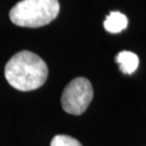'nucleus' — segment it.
<instances>
[{"label": "nucleus", "instance_id": "obj_1", "mask_svg": "<svg viewBox=\"0 0 146 146\" xmlns=\"http://www.w3.org/2000/svg\"><path fill=\"white\" fill-rule=\"evenodd\" d=\"M5 76L10 86L19 91H33L44 84L48 78L46 62L31 51H21L8 61Z\"/></svg>", "mask_w": 146, "mask_h": 146}, {"label": "nucleus", "instance_id": "obj_2", "mask_svg": "<svg viewBox=\"0 0 146 146\" xmlns=\"http://www.w3.org/2000/svg\"><path fill=\"white\" fill-rule=\"evenodd\" d=\"M58 12V0H22L11 9L9 15L17 26L37 28L55 20Z\"/></svg>", "mask_w": 146, "mask_h": 146}, {"label": "nucleus", "instance_id": "obj_3", "mask_svg": "<svg viewBox=\"0 0 146 146\" xmlns=\"http://www.w3.org/2000/svg\"><path fill=\"white\" fill-rule=\"evenodd\" d=\"M93 99V88L87 78L73 79L64 89L61 98L63 110L72 115H81Z\"/></svg>", "mask_w": 146, "mask_h": 146}, {"label": "nucleus", "instance_id": "obj_4", "mask_svg": "<svg viewBox=\"0 0 146 146\" xmlns=\"http://www.w3.org/2000/svg\"><path fill=\"white\" fill-rule=\"evenodd\" d=\"M116 62L119 64L120 70L125 74H133L139 67V58L135 53L130 51H122L117 54Z\"/></svg>", "mask_w": 146, "mask_h": 146}, {"label": "nucleus", "instance_id": "obj_5", "mask_svg": "<svg viewBox=\"0 0 146 146\" xmlns=\"http://www.w3.org/2000/svg\"><path fill=\"white\" fill-rule=\"evenodd\" d=\"M127 26H128V19L125 14L120 12H110V14L106 17L104 22L105 29L111 34L120 33Z\"/></svg>", "mask_w": 146, "mask_h": 146}, {"label": "nucleus", "instance_id": "obj_6", "mask_svg": "<svg viewBox=\"0 0 146 146\" xmlns=\"http://www.w3.org/2000/svg\"><path fill=\"white\" fill-rule=\"evenodd\" d=\"M50 146H82L81 143L69 135L58 134L55 135L51 141Z\"/></svg>", "mask_w": 146, "mask_h": 146}]
</instances>
